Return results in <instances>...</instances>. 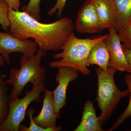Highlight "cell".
<instances>
[{"instance_id":"cell-15","label":"cell","mask_w":131,"mask_h":131,"mask_svg":"<svg viewBox=\"0 0 131 131\" xmlns=\"http://www.w3.org/2000/svg\"><path fill=\"white\" fill-rule=\"evenodd\" d=\"M8 85L6 83L5 76L0 74V126L7 117L8 111Z\"/></svg>"},{"instance_id":"cell-16","label":"cell","mask_w":131,"mask_h":131,"mask_svg":"<svg viewBox=\"0 0 131 131\" xmlns=\"http://www.w3.org/2000/svg\"><path fill=\"white\" fill-rule=\"evenodd\" d=\"M125 84L128 87L130 94V100L128 105L123 114L117 119L113 126L108 131H111L114 130L123 123L127 118L131 116V74H127L125 77Z\"/></svg>"},{"instance_id":"cell-7","label":"cell","mask_w":131,"mask_h":131,"mask_svg":"<svg viewBox=\"0 0 131 131\" xmlns=\"http://www.w3.org/2000/svg\"><path fill=\"white\" fill-rule=\"evenodd\" d=\"M74 26V29L82 34H94L105 30L93 0H86L78 13Z\"/></svg>"},{"instance_id":"cell-14","label":"cell","mask_w":131,"mask_h":131,"mask_svg":"<svg viewBox=\"0 0 131 131\" xmlns=\"http://www.w3.org/2000/svg\"><path fill=\"white\" fill-rule=\"evenodd\" d=\"M116 11L115 30L118 32L131 24V0H113Z\"/></svg>"},{"instance_id":"cell-2","label":"cell","mask_w":131,"mask_h":131,"mask_svg":"<svg viewBox=\"0 0 131 131\" xmlns=\"http://www.w3.org/2000/svg\"><path fill=\"white\" fill-rule=\"evenodd\" d=\"M108 34L93 38L81 39L75 36L74 32L71 34L59 53L54 54L57 61L49 63L52 68L58 69L61 67L74 68L82 73L88 75L90 70L88 68L87 61L91 49L98 43L105 40Z\"/></svg>"},{"instance_id":"cell-21","label":"cell","mask_w":131,"mask_h":131,"mask_svg":"<svg viewBox=\"0 0 131 131\" xmlns=\"http://www.w3.org/2000/svg\"><path fill=\"white\" fill-rule=\"evenodd\" d=\"M66 1V0H57L56 5L49 10L47 14L51 16L57 13L58 17H61L65 7Z\"/></svg>"},{"instance_id":"cell-4","label":"cell","mask_w":131,"mask_h":131,"mask_svg":"<svg viewBox=\"0 0 131 131\" xmlns=\"http://www.w3.org/2000/svg\"><path fill=\"white\" fill-rule=\"evenodd\" d=\"M98 78V89L96 101L101 111L99 117L101 126L111 116L122 98L130 95L129 90L121 91L118 89L114 80L117 71L108 67L107 70L95 68Z\"/></svg>"},{"instance_id":"cell-20","label":"cell","mask_w":131,"mask_h":131,"mask_svg":"<svg viewBox=\"0 0 131 131\" xmlns=\"http://www.w3.org/2000/svg\"><path fill=\"white\" fill-rule=\"evenodd\" d=\"M121 42L126 48L131 50V24L117 32Z\"/></svg>"},{"instance_id":"cell-8","label":"cell","mask_w":131,"mask_h":131,"mask_svg":"<svg viewBox=\"0 0 131 131\" xmlns=\"http://www.w3.org/2000/svg\"><path fill=\"white\" fill-rule=\"evenodd\" d=\"M108 30V36L105 40L110 53L108 67L114 68L117 71L131 74V66L125 56L117 32L114 27Z\"/></svg>"},{"instance_id":"cell-17","label":"cell","mask_w":131,"mask_h":131,"mask_svg":"<svg viewBox=\"0 0 131 131\" xmlns=\"http://www.w3.org/2000/svg\"><path fill=\"white\" fill-rule=\"evenodd\" d=\"M35 109L32 107H30L27 111V114L30 119V126L27 127L20 124L19 126V131H56L54 129L51 128H43L35 124L34 120L33 115Z\"/></svg>"},{"instance_id":"cell-13","label":"cell","mask_w":131,"mask_h":131,"mask_svg":"<svg viewBox=\"0 0 131 131\" xmlns=\"http://www.w3.org/2000/svg\"><path fill=\"white\" fill-rule=\"evenodd\" d=\"M109 50L105 40L101 41L91 49L87 61L88 66L95 65L103 70H107L110 61Z\"/></svg>"},{"instance_id":"cell-1","label":"cell","mask_w":131,"mask_h":131,"mask_svg":"<svg viewBox=\"0 0 131 131\" xmlns=\"http://www.w3.org/2000/svg\"><path fill=\"white\" fill-rule=\"evenodd\" d=\"M8 17L11 34L21 40L33 39L39 49L45 52L61 50L74 30L72 20L67 17L44 24L24 11L9 8Z\"/></svg>"},{"instance_id":"cell-12","label":"cell","mask_w":131,"mask_h":131,"mask_svg":"<svg viewBox=\"0 0 131 131\" xmlns=\"http://www.w3.org/2000/svg\"><path fill=\"white\" fill-rule=\"evenodd\" d=\"M74 131H103L99 117L96 116L93 104L88 100L84 105L81 120Z\"/></svg>"},{"instance_id":"cell-9","label":"cell","mask_w":131,"mask_h":131,"mask_svg":"<svg viewBox=\"0 0 131 131\" xmlns=\"http://www.w3.org/2000/svg\"><path fill=\"white\" fill-rule=\"evenodd\" d=\"M56 75L57 86L52 91L56 112L59 114L60 110L66 105V92L69 84L76 80L79 71L74 68L61 67L58 68Z\"/></svg>"},{"instance_id":"cell-5","label":"cell","mask_w":131,"mask_h":131,"mask_svg":"<svg viewBox=\"0 0 131 131\" xmlns=\"http://www.w3.org/2000/svg\"><path fill=\"white\" fill-rule=\"evenodd\" d=\"M44 83L32 87L30 91H26L25 96L9 98L7 117L0 126V131H19V126L25 117L27 110L32 102L42 100L41 94L45 89Z\"/></svg>"},{"instance_id":"cell-10","label":"cell","mask_w":131,"mask_h":131,"mask_svg":"<svg viewBox=\"0 0 131 131\" xmlns=\"http://www.w3.org/2000/svg\"><path fill=\"white\" fill-rule=\"evenodd\" d=\"M42 109L39 114L34 117L35 124L39 126L45 128H51L56 131L62 130V126H57L56 121L59 114L56 112L52 91L45 89Z\"/></svg>"},{"instance_id":"cell-24","label":"cell","mask_w":131,"mask_h":131,"mask_svg":"<svg viewBox=\"0 0 131 131\" xmlns=\"http://www.w3.org/2000/svg\"><path fill=\"white\" fill-rule=\"evenodd\" d=\"M5 61L3 57L0 55V67H2L5 65Z\"/></svg>"},{"instance_id":"cell-3","label":"cell","mask_w":131,"mask_h":131,"mask_svg":"<svg viewBox=\"0 0 131 131\" xmlns=\"http://www.w3.org/2000/svg\"><path fill=\"white\" fill-rule=\"evenodd\" d=\"M46 52L38 49L34 56L29 57L23 54L20 58V68H13L9 70V78L6 80L8 85L13 87L9 98L18 97L24 88L30 83L32 87L44 83L45 80V68L40 65Z\"/></svg>"},{"instance_id":"cell-19","label":"cell","mask_w":131,"mask_h":131,"mask_svg":"<svg viewBox=\"0 0 131 131\" xmlns=\"http://www.w3.org/2000/svg\"><path fill=\"white\" fill-rule=\"evenodd\" d=\"M9 7L4 2L0 0V25L5 31L9 30V21L8 17Z\"/></svg>"},{"instance_id":"cell-22","label":"cell","mask_w":131,"mask_h":131,"mask_svg":"<svg viewBox=\"0 0 131 131\" xmlns=\"http://www.w3.org/2000/svg\"><path fill=\"white\" fill-rule=\"evenodd\" d=\"M5 2L9 8L15 10L19 11L20 7V0H1Z\"/></svg>"},{"instance_id":"cell-11","label":"cell","mask_w":131,"mask_h":131,"mask_svg":"<svg viewBox=\"0 0 131 131\" xmlns=\"http://www.w3.org/2000/svg\"><path fill=\"white\" fill-rule=\"evenodd\" d=\"M99 18L105 29L115 26L116 11L113 0H93Z\"/></svg>"},{"instance_id":"cell-6","label":"cell","mask_w":131,"mask_h":131,"mask_svg":"<svg viewBox=\"0 0 131 131\" xmlns=\"http://www.w3.org/2000/svg\"><path fill=\"white\" fill-rule=\"evenodd\" d=\"M38 46L31 39L23 40L15 37L10 32L0 31V55L8 64L11 62L9 54L21 53L31 57L37 53Z\"/></svg>"},{"instance_id":"cell-23","label":"cell","mask_w":131,"mask_h":131,"mask_svg":"<svg viewBox=\"0 0 131 131\" xmlns=\"http://www.w3.org/2000/svg\"><path fill=\"white\" fill-rule=\"evenodd\" d=\"M121 46L127 60L131 66V50L126 48L124 45H121Z\"/></svg>"},{"instance_id":"cell-18","label":"cell","mask_w":131,"mask_h":131,"mask_svg":"<svg viewBox=\"0 0 131 131\" xmlns=\"http://www.w3.org/2000/svg\"><path fill=\"white\" fill-rule=\"evenodd\" d=\"M41 0H30L24 11L38 20H40V4Z\"/></svg>"}]
</instances>
